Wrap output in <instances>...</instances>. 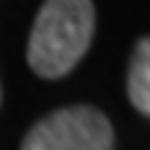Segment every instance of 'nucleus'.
Segmentation results:
<instances>
[{"instance_id": "1", "label": "nucleus", "mask_w": 150, "mask_h": 150, "mask_svg": "<svg viewBox=\"0 0 150 150\" xmlns=\"http://www.w3.org/2000/svg\"><path fill=\"white\" fill-rule=\"evenodd\" d=\"M95 36L92 0H45L28 39V64L39 78H64Z\"/></svg>"}, {"instance_id": "2", "label": "nucleus", "mask_w": 150, "mask_h": 150, "mask_svg": "<svg viewBox=\"0 0 150 150\" xmlns=\"http://www.w3.org/2000/svg\"><path fill=\"white\" fill-rule=\"evenodd\" d=\"M20 150H114V128L92 106H67L39 120Z\"/></svg>"}, {"instance_id": "3", "label": "nucleus", "mask_w": 150, "mask_h": 150, "mask_svg": "<svg viewBox=\"0 0 150 150\" xmlns=\"http://www.w3.org/2000/svg\"><path fill=\"white\" fill-rule=\"evenodd\" d=\"M128 97L134 108L147 117L150 114V42L139 39L128 67Z\"/></svg>"}]
</instances>
